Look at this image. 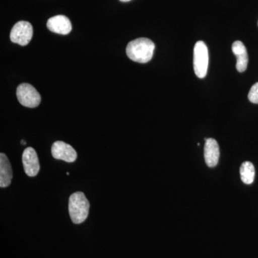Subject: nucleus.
Listing matches in <instances>:
<instances>
[{"instance_id":"nucleus-7","label":"nucleus","mask_w":258,"mask_h":258,"mask_svg":"<svg viewBox=\"0 0 258 258\" xmlns=\"http://www.w3.org/2000/svg\"><path fill=\"white\" fill-rule=\"evenodd\" d=\"M22 160L27 175L31 177L37 176L40 171V166L38 157L35 149L32 147L27 148L24 151Z\"/></svg>"},{"instance_id":"nucleus-3","label":"nucleus","mask_w":258,"mask_h":258,"mask_svg":"<svg viewBox=\"0 0 258 258\" xmlns=\"http://www.w3.org/2000/svg\"><path fill=\"white\" fill-rule=\"evenodd\" d=\"M209 64V52L206 44L198 41L194 48V69L199 79L206 77Z\"/></svg>"},{"instance_id":"nucleus-11","label":"nucleus","mask_w":258,"mask_h":258,"mask_svg":"<svg viewBox=\"0 0 258 258\" xmlns=\"http://www.w3.org/2000/svg\"><path fill=\"white\" fill-rule=\"evenodd\" d=\"M13 177V169L8 157L3 153L0 154V186L8 187Z\"/></svg>"},{"instance_id":"nucleus-12","label":"nucleus","mask_w":258,"mask_h":258,"mask_svg":"<svg viewBox=\"0 0 258 258\" xmlns=\"http://www.w3.org/2000/svg\"><path fill=\"white\" fill-rule=\"evenodd\" d=\"M254 175H255V170H254V167L252 163L249 161H245L241 165V179L244 184H252L254 181Z\"/></svg>"},{"instance_id":"nucleus-15","label":"nucleus","mask_w":258,"mask_h":258,"mask_svg":"<svg viewBox=\"0 0 258 258\" xmlns=\"http://www.w3.org/2000/svg\"><path fill=\"white\" fill-rule=\"evenodd\" d=\"M21 144H23V145H25V144H26V142H25V141L22 140Z\"/></svg>"},{"instance_id":"nucleus-8","label":"nucleus","mask_w":258,"mask_h":258,"mask_svg":"<svg viewBox=\"0 0 258 258\" xmlns=\"http://www.w3.org/2000/svg\"><path fill=\"white\" fill-rule=\"evenodd\" d=\"M47 27L50 31L60 35H68L72 30L71 21L64 15H56L49 19Z\"/></svg>"},{"instance_id":"nucleus-2","label":"nucleus","mask_w":258,"mask_h":258,"mask_svg":"<svg viewBox=\"0 0 258 258\" xmlns=\"http://www.w3.org/2000/svg\"><path fill=\"white\" fill-rule=\"evenodd\" d=\"M89 210L90 203L84 194L78 191L70 197L69 214L74 224L83 223L88 218Z\"/></svg>"},{"instance_id":"nucleus-6","label":"nucleus","mask_w":258,"mask_h":258,"mask_svg":"<svg viewBox=\"0 0 258 258\" xmlns=\"http://www.w3.org/2000/svg\"><path fill=\"white\" fill-rule=\"evenodd\" d=\"M52 157L55 159L72 163L77 159L78 154L76 150L69 144L63 142H55L51 148Z\"/></svg>"},{"instance_id":"nucleus-5","label":"nucleus","mask_w":258,"mask_h":258,"mask_svg":"<svg viewBox=\"0 0 258 258\" xmlns=\"http://www.w3.org/2000/svg\"><path fill=\"white\" fill-rule=\"evenodd\" d=\"M33 35L31 24L27 21H20L15 24L10 32V40L22 46L28 45Z\"/></svg>"},{"instance_id":"nucleus-14","label":"nucleus","mask_w":258,"mask_h":258,"mask_svg":"<svg viewBox=\"0 0 258 258\" xmlns=\"http://www.w3.org/2000/svg\"><path fill=\"white\" fill-rule=\"evenodd\" d=\"M122 3H128V2L132 1V0H120Z\"/></svg>"},{"instance_id":"nucleus-4","label":"nucleus","mask_w":258,"mask_h":258,"mask_svg":"<svg viewBox=\"0 0 258 258\" xmlns=\"http://www.w3.org/2000/svg\"><path fill=\"white\" fill-rule=\"evenodd\" d=\"M16 94L20 104L28 108H35L40 105L41 101L40 93L29 83L19 85Z\"/></svg>"},{"instance_id":"nucleus-10","label":"nucleus","mask_w":258,"mask_h":258,"mask_svg":"<svg viewBox=\"0 0 258 258\" xmlns=\"http://www.w3.org/2000/svg\"><path fill=\"white\" fill-rule=\"evenodd\" d=\"M232 50L237 58L236 69L238 72H244L248 64V54H247V49L242 42L235 41L232 44Z\"/></svg>"},{"instance_id":"nucleus-9","label":"nucleus","mask_w":258,"mask_h":258,"mask_svg":"<svg viewBox=\"0 0 258 258\" xmlns=\"http://www.w3.org/2000/svg\"><path fill=\"white\" fill-rule=\"evenodd\" d=\"M204 153L207 165L209 167L217 166L220 158V147L217 141L211 138L206 139Z\"/></svg>"},{"instance_id":"nucleus-13","label":"nucleus","mask_w":258,"mask_h":258,"mask_svg":"<svg viewBox=\"0 0 258 258\" xmlns=\"http://www.w3.org/2000/svg\"><path fill=\"white\" fill-rule=\"evenodd\" d=\"M248 99L251 103L258 104V83L254 84L249 90Z\"/></svg>"},{"instance_id":"nucleus-1","label":"nucleus","mask_w":258,"mask_h":258,"mask_svg":"<svg viewBox=\"0 0 258 258\" xmlns=\"http://www.w3.org/2000/svg\"><path fill=\"white\" fill-rule=\"evenodd\" d=\"M155 45L148 38H137L132 40L126 47V55L128 58L139 62L147 63L152 59Z\"/></svg>"}]
</instances>
